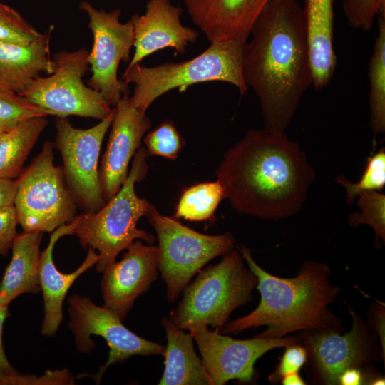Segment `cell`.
I'll use <instances>...</instances> for the list:
<instances>
[{"label": "cell", "mask_w": 385, "mask_h": 385, "mask_svg": "<svg viewBox=\"0 0 385 385\" xmlns=\"http://www.w3.org/2000/svg\"><path fill=\"white\" fill-rule=\"evenodd\" d=\"M243 48L242 70L257 95L264 130L284 133L312 84L303 9L297 0H269Z\"/></svg>", "instance_id": "6da1fadb"}, {"label": "cell", "mask_w": 385, "mask_h": 385, "mask_svg": "<svg viewBox=\"0 0 385 385\" xmlns=\"http://www.w3.org/2000/svg\"><path fill=\"white\" fill-rule=\"evenodd\" d=\"M215 174L237 212L269 220L297 213L316 177L297 143L264 129L250 130Z\"/></svg>", "instance_id": "7a4b0ae2"}, {"label": "cell", "mask_w": 385, "mask_h": 385, "mask_svg": "<svg viewBox=\"0 0 385 385\" xmlns=\"http://www.w3.org/2000/svg\"><path fill=\"white\" fill-rule=\"evenodd\" d=\"M236 247L257 277L256 289L260 301L248 314L226 323L220 332L237 334L266 326L257 337L274 339L299 331L325 328L343 331L340 319L329 309L340 289L329 280L330 268L327 264L305 261L296 277L282 278L262 268L247 247Z\"/></svg>", "instance_id": "3957f363"}, {"label": "cell", "mask_w": 385, "mask_h": 385, "mask_svg": "<svg viewBox=\"0 0 385 385\" xmlns=\"http://www.w3.org/2000/svg\"><path fill=\"white\" fill-rule=\"evenodd\" d=\"M245 42L231 39L211 43L205 51L183 62L127 67L122 80L134 85L131 103L145 113L158 98L170 91L178 89L182 93L192 85L209 81L229 83L245 95L248 88L242 70Z\"/></svg>", "instance_id": "277c9868"}, {"label": "cell", "mask_w": 385, "mask_h": 385, "mask_svg": "<svg viewBox=\"0 0 385 385\" xmlns=\"http://www.w3.org/2000/svg\"><path fill=\"white\" fill-rule=\"evenodd\" d=\"M148 155L144 148H140L125 181L116 194L99 210L84 212L74 219L71 235L79 239L82 247L98 250L99 259L96 268L101 273L135 240H143L149 245L155 241L153 235L137 227L140 218L148 216L155 208L145 199L139 197L135 190V183L148 173Z\"/></svg>", "instance_id": "5b68a950"}, {"label": "cell", "mask_w": 385, "mask_h": 385, "mask_svg": "<svg viewBox=\"0 0 385 385\" xmlns=\"http://www.w3.org/2000/svg\"><path fill=\"white\" fill-rule=\"evenodd\" d=\"M197 274L183 289V297L169 318L184 331L210 326L220 332L231 313L252 299L257 277L245 266L244 258L236 250Z\"/></svg>", "instance_id": "8992f818"}, {"label": "cell", "mask_w": 385, "mask_h": 385, "mask_svg": "<svg viewBox=\"0 0 385 385\" xmlns=\"http://www.w3.org/2000/svg\"><path fill=\"white\" fill-rule=\"evenodd\" d=\"M54 146L46 140L16 179L14 206L24 231L52 232L77 216V203L66 183L63 167L53 163Z\"/></svg>", "instance_id": "52a82bcc"}, {"label": "cell", "mask_w": 385, "mask_h": 385, "mask_svg": "<svg viewBox=\"0 0 385 385\" xmlns=\"http://www.w3.org/2000/svg\"><path fill=\"white\" fill-rule=\"evenodd\" d=\"M155 230L159 250L158 270L167 287V299L177 300L192 278L214 258L236 246L230 232L210 235L181 224L154 208L148 215Z\"/></svg>", "instance_id": "ba28073f"}, {"label": "cell", "mask_w": 385, "mask_h": 385, "mask_svg": "<svg viewBox=\"0 0 385 385\" xmlns=\"http://www.w3.org/2000/svg\"><path fill=\"white\" fill-rule=\"evenodd\" d=\"M89 51H61L52 58L53 70L47 76L34 79L19 93L51 115H78L103 120L113 111L98 91L84 84Z\"/></svg>", "instance_id": "9c48e42d"}, {"label": "cell", "mask_w": 385, "mask_h": 385, "mask_svg": "<svg viewBox=\"0 0 385 385\" xmlns=\"http://www.w3.org/2000/svg\"><path fill=\"white\" fill-rule=\"evenodd\" d=\"M351 329L342 334L335 328L304 331L302 346L307 354L312 377L317 384L338 385L341 374L356 368L364 371L372 361L384 360L377 338L360 315L349 309Z\"/></svg>", "instance_id": "30bf717a"}, {"label": "cell", "mask_w": 385, "mask_h": 385, "mask_svg": "<svg viewBox=\"0 0 385 385\" xmlns=\"http://www.w3.org/2000/svg\"><path fill=\"white\" fill-rule=\"evenodd\" d=\"M79 9L86 14L93 35L88 54L92 73L88 86L101 93L110 106H115L124 94L129 93L128 84L118 78V68L121 61L130 60L134 45L133 23L130 19L120 22L119 9L108 12L86 1L80 3Z\"/></svg>", "instance_id": "8fae6325"}, {"label": "cell", "mask_w": 385, "mask_h": 385, "mask_svg": "<svg viewBox=\"0 0 385 385\" xmlns=\"http://www.w3.org/2000/svg\"><path fill=\"white\" fill-rule=\"evenodd\" d=\"M67 302L70 317L68 326L74 335L77 351L88 354L94 349L92 334L103 337L110 348L107 362L96 374L90 376L97 384L112 364L134 355H163L165 346L134 334L111 309L98 306L90 298L79 294L70 296Z\"/></svg>", "instance_id": "7c38bea8"}, {"label": "cell", "mask_w": 385, "mask_h": 385, "mask_svg": "<svg viewBox=\"0 0 385 385\" xmlns=\"http://www.w3.org/2000/svg\"><path fill=\"white\" fill-rule=\"evenodd\" d=\"M115 115L112 113L97 125L80 129L67 117L56 120V146L62 156L66 183L77 205L84 212H96L106 204L99 179L98 162L105 135Z\"/></svg>", "instance_id": "4fadbf2b"}, {"label": "cell", "mask_w": 385, "mask_h": 385, "mask_svg": "<svg viewBox=\"0 0 385 385\" xmlns=\"http://www.w3.org/2000/svg\"><path fill=\"white\" fill-rule=\"evenodd\" d=\"M188 332L199 348L202 363L213 385H223L232 379L250 382L260 357L270 350L299 342V338L289 337L235 339L217 330H210L207 326L192 327Z\"/></svg>", "instance_id": "5bb4252c"}, {"label": "cell", "mask_w": 385, "mask_h": 385, "mask_svg": "<svg viewBox=\"0 0 385 385\" xmlns=\"http://www.w3.org/2000/svg\"><path fill=\"white\" fill-rule=\"evenodd\" d=\"M158 246L134 241L123 258L111 264L101 281L103 306L124 319L135 300L147 292L158 276Z\"/></svg>", "instance_id": "9a60e30c"}, {"label": "cell", "mask_w": 385, "mask_h": 385, "mask_svg": "<svg viewBox=\"0 0 385 385\" xmlns=\"http://www.w3.org/2000/svg\"><path fill=\"white\" fill-rule=\"evenodd\" d=\"M114 108L111 130L99 170L106 202L116 194L125 181L129 163L140 148L143 137L151 127L145 113L131 103L128 94H124Z\"/></svg>", "instance_id": "2e32d148"}, {"label": "cell", "mask_w": 385, "mask_h": 385, "mask_svg": "<svg viewBox=\"0 0 385 385\" xmlns=\"http://www.w3.org/2000/svg\"><path fill=\"white\" fill-rule=\"evenodd\" d=\"M183 9L170 0H149L144 14H133L134 53L128 67L140 63L153 53L173 48L175 55H183L188 43H194L199 32L180 21Z\"/></svg>", "instance_id": "e0dca14e"}, {"label": "cell", "mask_w": 385, "mask_h": 385, "mask_svg": "<svg viewBox=\"0 0 385 385\" xmlns=\"http://www.w3.org/2000/svg\"><path fill=\"white\" fill-rule=\"evenodd\" d=\"M269 0H184L192 21L211 42L247 41L252 25Z\"/></svg>", "instance_id": "ac0fdd59"}, {"label": "cell", "mask_w": 385, "mask_h": 385, "mask_svg": "<svg viewBox=\"0 0 385 385\" xmlns=\"http://www.w3.org/2000/svg\"><path fill=\"white\" fill-rule=\"evenodd\" d=\"M74 220L57 227L52 232L48 246L41 252L38 262V278L43 294L44 317L41 334L47 337L55 336L63 320L62 307L66 294L73 283L88 269L96 265L98 254L92 247L82 264L73 272L63 274L58 270L53 260L56 242L65 235H71Z\"/></svg>", "instance_id": "d6986e66"}, {"label": "cell", "mask_w": 385, "mask_h": 385, "mask_svg": "<svg viewBox=\"0 0 385 385\" xmlns=\"http://www.w3.org/2000/svg\"><path fill=\"white\" fill-rule=\"evenodd\" d=\"M53 26L29 43L0 41V88L21 93L42 73L53 70L50 40Z\"/></svg>", "instance_id": "ffe728a7"}, {"label": "cell", "mask_w": 385, "mask_h": 385, "mask_svg": "<svg viewBox=\"0 0 385 385\" xmlns=\"http://www.w3.org/2000/svg\"><path fill=\"white\" fill-rule=\"evenodd\" d=\"M334 0H305L304 28L312 86L319 91L331 82L337 66L334 48Z\"/></svg>", "instance_id": "44dd1931"}, {"label": "cell", "mask_w": 385, "mask_h": 385, "mask_svg": "<svg viewBox=\"0 0 385 385\" xmlns=\"http://www.w3.org/2000/svg\"><path fill=\"white\" fill-rule=\"evenodd\" d=\"M167 345L160 385H213L202 360L197 355L191 334L176 327L169 317L161 319Z\"/></svg>", "instance_id": "7402d4cb"}, {"label": "cell", "mask_w": 385, "mask_h": 385, "mask_svg": "<svg viewBox=\"0 0 385 385\" xmlns=\"http://www.w3.org/2000/svg\"><path fill=\"white\" fill-rule=\"evenodd\" d=\"M41 232L17 234L12 246L11 260L0 284V304L9 306L24 293L41 290L38 278Z\"/></svg>", "instance_id": "603a6c76"}, {"label": "cell", "mask_w": 385, "mask_h": 385, "mask_svg": "<svg viewBox=\"0 0 385 385\" xmlns=\"http://www.w3.org/2000/svg\"><path fill=\"white\" fill-rule=\"evenodd\" d=\"M47 116L29 118L0 136V178L19 176L31 150L48 123Z\"/></svg>", "instance_id": "cb8c5ba5"}, {"label": "cell", "mask_w": 385, "mask_h": 385, "mask_svg": "<svg viewBox=\"0 0 385 385\" xmlns=\"http://www.w3.org/2000/svg\"><path fill=\"white\" fill-rule=\"evenodd\" d=\"M378 34L369 63L370 128L374 137L385 132V11L378 16Z\"/></svg>", "instance_id": "d4e9b609"}, {"label": "cell", "mask_w": 385, "mask_h": 385, "mask_svg": "<svg viewBox=\"0 0 385 385\" xmlns=\"http://www.w3.org/2000/svg\"><path fill=\"white\" fill-rule=\"evenodd\" d=\"M224 198L223 188L217 180L192 185L180 195L173 217L196 222L215 219V212Z\"/></svg>", "instance_id": "484cf974"}, {"label": "cell", "mask_w": 385, "mask_h": 385, "mask_svg": "<svg viewBox=\"0 0 385 385\" xmlns=\"http://www.w3.org/2000/svg\"><path fill=\"white\" fill-rule=\"evenodd\" d=\"M357 200V206L361 212H352L349 217V223L353 227L368 225L375 234V245L381 240L385 242V195L379 191L370 190L361 192Z\"/></svg>", "instance_id": "4316f807"}, {"label": "cell", "mask_w": 385, "mask_h": 385, "mask_svg": "<svg viewBox=\"0 0 385 385\" xmlns=\"http://www.w3.org/2000/svg\"><path fill=\"white\" fill-rule=\"evenodd\" d=\"M336 182L346 189L349 205L362 192L382 191L385 186V148H381L368 158L366 168L357 183H351L342 175L337 177Z\"/></svg>", "instance_id": "83f0119b"}, {"label": "cell", "mask_w": 385, "mask_h": 385, "mask_svg": "<svg viewBox=\"0 0 385 385\" xmlns=\"http://www.w3.org/2000/svg\"><path fill=\"white\" fill-rule=\"evenodd\" d=\"M49 115L19 93L0 88V128L10 129L29 118Z\"/></svg>", "instance_id": "f1b7e54d"}, {"label": "cell", "mask_w": 385, "mask_h": 385, "mask_svg": "<svg viewBox=\"0 0 385 385\" xmlns=\"http://www.w3.org/2000/svg\"><path fill=\"white\" fill-rule=\"evenodd\" d=\"M149 155L175 160L184 145V140L170 120L163 121L144 138Z\"/></svg>", "instance_id": "f546056e"}, {"label": "cell", "mask_w": 385, "mask_h": 385, "mask_svg": "<svg viewBox=\"0 0 385 385\" xmlns=\"http://www.w3.org/2000/svg\"><path fill=\"white\" fill-rule=\"evenodd\" d=\"M41 34L16 9L0 1V41L29 43Z\"/></svg>", "instance_id": "4dcf8cb0"}, {"label": "cell", "mask_w": 385, "mask_h": 385, "mask_svg": "<svg viewBox=\"0 0 385 385\" xmlns=\"http://www.w3.org/2000/svg\"><path fill=\"white\" fill-rule=\"evenodd\" d=\"M343 10L351 27L366 31L385 11V0H343Z\"/></svg>", "instance_id": "1f68e13d"}, {"label": "cell", "mask_w": 385, "mask_h": 385, "mask_svg": "<svg viewBox=\"0 0 385 385\" xmlns=\"http://www.w3.org/2000/svg\"><path fill=\"white\" fill-rule=\"evenodd\" d=\"M285 348V351L274 371L268 377V379L272 383L279 381L284 375L299 372L307 361V351L299 343L290 344Z\"/></svg>", "instance_id": "d6a6232c"}, {"label": "cell", "mask_w": 385, "mask_h": 385, "mask_svg": "<svg viewBox=\"0 0 385 385\" xmlns=\"http://www.w3.org/2000/svg\"><path fill=\"white\" fill-rule=\"evenodd\" d=\"M19 224L14 206L0 210V255H5L11 248L17 235Z\"/></svg>", "instance_id": "836d02e7"}, {"label": "cell", "mask_w": 385, "mask_h": 385, "mask_svg": "<svg viewBox=\"0 0 385 385\" xmlns=\"http://www.w3.org/2000/svg\"><path fill=\"white\" fill-rule=\"evenodd\" d=\"M16 190V180L0 178V210L14 206Z\"/></svg>", "instance_id": "e575fe53"}, {"label": "cell", "mask_w": 385, "mask_h": 385, "mask_svg": "<svg viewBox=\"0 0 385 385\" xmlns=\"http://www.w3.org/2000/svg\"><path fill=\"white\" fill-rule=\"evenodd\" d=\"M8 307L0 304V375L18 372L9 363L3 346V327L5 319L9 315Z\"/></svg>", "instance_id": "d590c367"}, {"label": "cell", "mask_w": 385, "mask_h": 385, "mask_svg": "<svg viewBox=\"0 0 385 385\" xmlns=\"http://www.w3.org/2000/svg\"><path fill=\"white\" fill-rule=\"evenodd\" d=\"M364 381L363 371L356 368L345 370L339 376V384L359 385Z\"/></svg>", "instance_id": "8d00e7d4"}, {"label": "cell", "mask_w": 385, "mask_h": 385, "mask_svg": "<svg viewBox=\"0 0 385 385\" xmlns=\"http://www.w3.org/2000/svg\"><path fill=\"white\" fill-rule=\"evenodd\" d=\"M374 324L376 328V332H377L379 337L380 338V340L381 342V348H382V343L383 346L384 347V307L381 306L376 305V307H374ZM383 350V349H382ZM384 352V351L383 350Z\"/></svg>", "instance_id": "74e56055"}, {"label": "cell", "mask_w": 385, "mask_h": 385, "mask_svg": "<svg viewBox=\"0 0 385 385\" xmlns=\"http://www.w3.org/2000/svg\"><path fill=\"white\" fill-rule=\"evenodd\" d=\"M283 385H304L306 384L300 375L297 373H291L282 376L280 379Z\"/></svg>", "instance_id": "f35d334b"}, {"label": "cell", "mask_w": 385, "mask_h": 385, "mask_svg": "<svg viewBox=\"0 0 385 385\" xmlns=\"http://www.w3.org/2000/svg\"><path fill=\"white\" fill-rule=\"evenodd\" d=\"M385 380L384 377H376L374 379V380L371 381V384L374 385H379V384H384Z\"/></svg>", "instance_id": "ab89813d"}, {"label": "cell", "mask_w": 385, "mask_h": 385, "mask_svg": "<svg viewBox=\"0 0 385 385\" xmlns=\"http://www.w3.org/2000/svg\"><path fill=\"white\" fill-rule=\"evenodd\" d=\"M7 130H9V129L0 128V136H1L5 131H6Z\"/></svg>", "instance_id": "60d3db41"}]
</instances>
